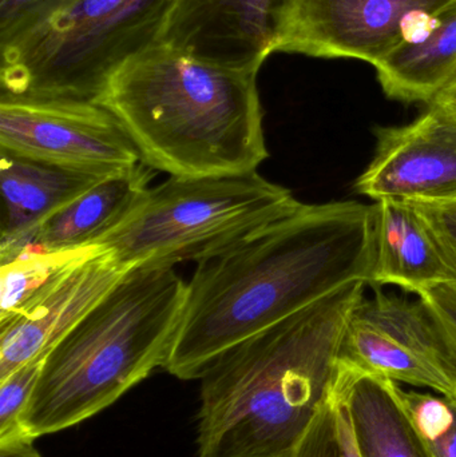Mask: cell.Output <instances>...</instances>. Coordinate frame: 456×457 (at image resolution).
Wrapping results in <instances>:
<instances>
[{"mask_svg": "<svg viewBox=\"0 0 456 457\" xmlns=\"http://www.w3.org/2000/svg\"><path fill=\"white\" fill-rule=\"evenodd\" d=\"M375 209L359 201L303 204L294 213L198 263L163 370L201 378L225 352L343 285L369 287Z\"/></svg>", "mask_w": 456, "mask_h": 457, "instance_id": "obj_1", "label": "cell"}, {"mask_svg": "<svg viewBox=\"0 0 456 457\" xmlns=\"http://www.w3.org/2000/svg\"><path fill=\"white\" fill-rule=\"evenodd\" d=\"M353 281L246 338L201 376L195 457H288L331 395Z\"/></svg>", "mask_w": 456, "mask_h": 457, "instance_id": "obj_2", "label": "cell"}, {"mask_svg": "<svg viewBox=\"0 0 456 457\" xmlns=\"http://www.w3.org/2000/svg\"><path fill=\"white\" fill-rule=\"evenodd\" d=\"M259 70L209 63L160 42L129 59L94 104L117 118L153 170L252 173L269 157Z\"/></svg>", "mask_w": 456, "mask_h": 457, "instance_id": "obj_3", "label": "cell"}, {"mask_svg": "<svg viewBox=\"0 0 456 457\" xmlns=\"http://www.w3.org/2000/svg\"><path fill=\"white\" fill-rule=\"evenodd\" d=\"M187 282L174 266H139L46 356L21 424L34 439L78 426L165 365Z\"/></svg>", "mask_w": 456, "mask_h": 457, "instance_id": "obj_4", "label": "cell"}, {"mask_svg": "<svg viewBox=\"0 0 456 457\" xmlns=\"http://www.w3.org/2000/svg\"><path fill=\"white\" fill-rule=\"evenodd\" d=\"M302 205L291 190L257 171L170 177L150 187L133 213L95 246L129 269L200 263Z\"/></svg>", "mask_w": 456, "mask_h": 457, "instance_id": "obj_5", "label": "cell"}, {"mask_svg": "<svg viewBox=\"0 0 456 457\" xmlns=\"http://www.w3.org/2000/svg\"><path fill=\"white\" fill-rule=\"evenodd\" d=\"M176 0H72L0 47L2 94L95 102L112 75L161 42Z\"/></svg>", "mask_w": 456, "mask_h": 457, "instance_id": "obj_6", "label": "cell"}, {"mask_svg": "<svg viewBox=\"0 0 456 457\" xmlns=\"http://www.w3.org/2000/svg\"><path fill=\"white\" fill-rule=\"evenodd\" d=\"M0 152L91 176L142 162L117 118L94 102L0 99Z\"/></svg>", "mask_w": 456, "mask_h": 457, "instance_id": "obj_7", "label": "cell"}, {"mask_svg": "<svg viewBox=\"0 0 456 457\" xmlns=\"http://www.w3.org/2000/svg\"><path fill=\"white\" fill-rule=\"evenodd\" d=\"M372 289L374 295H364L348 317L337 360L395 383L455 397L426 303Z\"/></svg>", "mask_w": 456, "mask_h": 457, "instance_id": "obj_8", "label": "cell"}, {"mask_svg": "<svg viewBox=\"0 0 456 457\" xmlns=\"http://www.w3.org/2000/svg\"><path fill=\"white\" fill-rule=\"evenodd\" d=\"M454 0H294L273 53L375 64Z\"/></svg>", "mask_w": 456, "mask_h": 457, "instance_id": "obj_9", "label": "cell"}, {"mask_svg": "<svg viewBox=\"0 0 456 457\" xmlns=\"http://www.w3.org/2000/svg\"><path fill=\"white\" fill-rule=\"evenodd\" d=\"M374 158L355 182L358 195L382 200L456 198V120L431 104L414 122L375 129Z\"/></svg>", "mask_w": 456, "mask_h": 457, "instance_id": "obj_10", "label": "cell"}, {"mask_svg": "<svg viewBox=\"0 0 456 457\" xmlns=\"http://www.w3.org/2000/svg\"><path fill=\"white\" fill-rule=\"evenodd\" d=\"M294 0H176L161 42L220 66L257 67L273 54Z\"/></svg>", "mask_w": 456, "mask_h": 457, "instance_id": "obj_11", "label": "cell"}, {"mask_svg": "<svg viewBox=\"0 0 456 457\" xmlns=\"http://www.w3.org/2000/svg\"><path fill=\"white\" fill-rule=\"evenodd\" d=\"M130 269L104 247L67 271L26 308L0 324V380L56 343L93 309Z\"/></svg>", "mask_w": 456, "mask_h": 457, "instance_id": "obj_12", "label": "cell"}, {"mask_svg": "<svg viewBox=\"0 0 456 457\" xmlns=\"http://www.w3.org/2000/svg\"><path fill=\"white\" fill-rule=\"evenodd\" d=\"M0 262L31 249L40 225L104 177L0 152ZM107 177V176H106Z\"/></svg>", "mask_w": 456, "mask_h": 457, "instance_id": "obj_13", "label": "cell"}, {"mask_svg": "<svg viewBox=\"0 0 456 457\" xmlns=\"http://www.w3.org/2000/svg\"><path fill=\"white\" fill-rule=\"evenodd\" d=\"M375 261L369 287L419 293L455 284L456 276L417 206L410 201L374 204Z\"/></svg>", "mask_w": 456, "mask_h": 457, "instance_id": "obj_14", "label": "cell"}, {"mask_svg": "<svg viewBox=\"0 0 456 457\" xmlns=\"http://www.w3.org/2000/svg\"><path fill=\"white\" fill-rule=\"evenodd\" d=\"M334 386L344 400L361 457H434L402 402L398 383L337 360Z\"/></svg>", "mask_w": 456, "mask_h": 457, "instance_id": "obj_15", "label": "cell"}, {"mask_svg": "<svg viewBox=\"0 0 456 457\" xmlns=\"http://www.w3.org/2000/svg\"><path fill=\"white\" fill-rule=\"evenodd\" d=\"M153 169L134 168L104 177L46 220L31 242V249L71 250L95 246L120 227L150 189Z\"/></svg>", "mask_w": 456, "mask_h": 457, "instance_id": "obj_16", "label": "cell"}, {"mask_svg": "<svg viewBox=\"0 0 456 457\" xmlns=\"http://www.w3.org/2000/svg\"><path fill=\"white\" fill-rule=\"evenodd\" d=\"M374 67L388 98L430 106L456 78V0Z\"/></svg>", "mask_w": 456, "mask_h": 457, "instance_id": "obj_17", "label": "cell"}, {"mask_svg": "<svg viewBox=\"0 0 456 457\" xmlns=\"http://www.w3.org/2000/svg\"><path fill=\"white\" fill-rule=\"evenodd\" d=\"M98 246L71 250L27 249L0 266V324L26 308Z\"/></svg>", "mask_w": 456, "mask_h": 457, "instance_id": "obj_18", "label": "cell"}, {"mask_svg": "<svg viewBox=\"0 0 456 457\" xmlns=\"http://www.w3.org/2000/svg\"><path fill=\"white\" fill-rule=\"evenodd\" d=\"M288 457H361L347 407L335 386L315 420Z\"/></svg>", "mask_w": 456, "mask_h": 457, "instance_id": "obj_19", "label": "cell"}, {"mask_svg": "<svg viewBox=\"0 0 456 457\" xmlns=\"http://www.w3.org/2000/svg\"><path fill=\"white\" fill-rule=\"evenodd\" d=\"M402 402L434 457H456V397L406 391Z\"/></svg>", "mask_w": 456, "mask_h": 457, "instance_id": "obj_20", "label": "cell"}, {"mask_svg": "<svg viewBox=\"0 0 456 457\" xmlns=\"http://www.w3.org/2000/svg\"><path fill=\"white\" fill-rule=\"evenodd\" d=\"M46 356L32 360L0 380V439L26 431L21 418L39 380Z\"/></svg>", "mask_w": 456, "mask_h": 457, "instance_id": "obj_21", "label": "cell"}, {"mask_svg": "<svg viewBox=\"0 0 456 457\" xmlns=\"http://www.w3.org/2000/svg\"><path fill=\"white\" fill-rule=\"evenodd\" d=\"M418 298L426 303L433 316L438 330L442 361L454 384L456 397V282L425 290Z\"/></svg>", "mask_w": 456, "mask_h": 457, "instance_id": "obj_22", "label": "cell"}, {"mask_svg": "<svg viewBox=\"0 0 456 457\" xmlns=\"http://www.w3.org/2000/svg\"><path fill=\"white\" fill-rule=\"evenodd\" d=\"M72 0H0V47L10 45Z\"/></svg>", "mask_w": 456, "mask_h": 457, "instance_id": "obj_23", "label": "cell"}, {"mask_svg": "<svg viewBox=\"0 0 456 457\" xmlns=\"http://www.w3.org/2000/svg\"><path fill=\"white\" fill-rule=\"evenodd\" d=\"M412 204L422 214L444 253V260L456 276V198L441 201H414Z\"/></svg>", "mask_w": 456, "mask_h": 457, "instance_id": "obj_24", "label": "cell"}, {"mask_svg": "<svg viewBox=\"0 0 456 457\" xmlns=\"http://www.w3.org/2000/svg\"><path fill=\"white\" fill-rule=\"evenodd\" d=\"M26 431L0 439V457H42Z\"/></svg>", "mask_w": 456, "mask_h": 457, "instance_id": "obj_25", "label": "cell"}, {"mask_svg": "<svg viewBox=\"0 0 456 457\" xmlns=\"http://www.w3.org/2000/svg\"><path fill=\"white\" fill-rule=\"evenodd\" d=\"M433 104L441 107L447 114L452 115L456 120V78L436 96Z\"/></svg>", "mask_w": 456, "mask_h": 457, "instance_id": "obj_26", "label": "cell"}]
</instances>
